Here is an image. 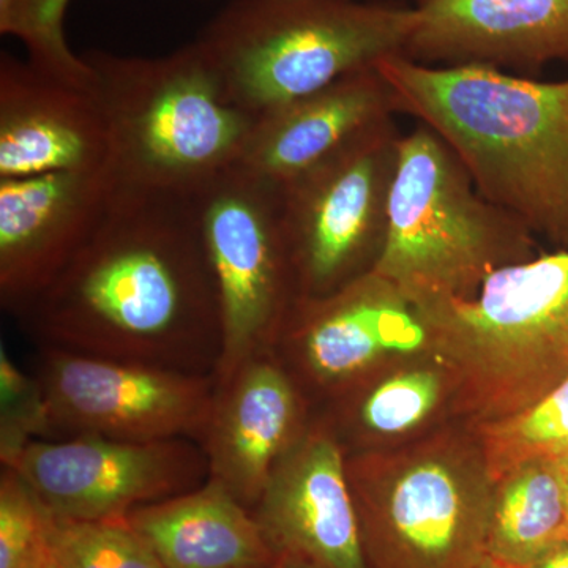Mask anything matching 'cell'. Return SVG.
<instances>
[{"label":"cell","instance_id":"23","mask_svg":"<svg viewBox=\"0 0 568 568\" xmlns=\"http://www.w3.org/2000/svg\"><path fill=\"white\" fill-rule=\"evenodd\" d=\"M48 536L63 568H166L126 518L74 521L50 515Z\"/></svg>","mask_w":568,"mask_h":568},{"label":"cell","instance_id":"6","mask_svg":"<svg viewBox=\"0 0 568 568\" xmlns=\"http://www.w3.org/2000/svg\"><path fill=\"white\" fill-rule=\"evenodd\" d=\"M346 473L368 568H476L487 558L496 481L474 429L346 454Z\"/></svg>","mask_w":568,"mask_h":568},{"label":"cell","instance_id":"25","mask_svg":"<svg viewBox=\"0 0 568 568\" xmlns=\"http://www.w3.org/2000/svg\"><path fill=\"white\" fill-rule=\"evenodd\" d=\"M50 514L13 470L0 476V568H43L51 559Z\"/></svg>","mask_w":568,"mask_h":568},{"label":"cell","instance_id":"27","mask_svg":"<svg viewBox=\"0 0 568 568\" xmlns=\"http://www.w3.org/2000/svg\"><path fill=\"white\" fill-rule=\"evenodd\" d=\"M556 459H558L560 478H562V487H564V495H566L567 519H568V455H564V457H559ZM567 537H568V529H567Z\"/></svg>","mask_w":568,"mask_h":568},{"label":"cell","instance_id":"17","mask_svg":"<svg viewBox=\"0 0 568 568\" xmlns=\"http://www.w3.org/2000/svg\"><path fill=\"white\" fill-rule=\"evenodd\" d=\"M414 9L410 61L517 71L568 61V0H417Z\"/></svg>","mask_w":568,"mask_h":568},{"label":"cell","instance_id":"11","mask_svg":"<svg viewBox=\"0 0 568 568\" xmlns=\"http://www.w3.org/2000/svg\"><path fill=\"white\" fill-rule=\"evenodd\" d=\"M55 518L106 521L183 495L209 480V462L193 439L129 443L100 436L26 440L0 454Z\"/></svg>","mask_w":568,"mask_h":568},{"label":"cell","instance_id":"9","mask_svg":"<svg viewBox=\"0 0 568 568\" xmlns=\"http://www.w3.org/2000/svg\"><path fill=\"white\" fill-rule=\"evenodd\" d=\"M403 134L394 119L282 190L302 297H324L376 267L387 241Z\"/></svg>","mask_w":568,"mask_h":568},{"label":"cell","instance_id":"10","mask_svg":"<svg viewBox=\"0 0 568 568\" xmlns=\"http://www.w3.org/2000/svg\"><path fill=\"white\" fill-rule=\"evenodd\" d=\"M33 381L40 399V435L48 433L55 439L100 436L129 443H200L219 387L216 375L50 346H40Z\"/></svg>","mask_w":568,"mask_h":568},{"label":"cell","instance_id":"1","mask_svg":"<svg viewBox=\"0 0 568 568\" xmlns=\"http://www.w3.org/2000/svg\"><path fill=\"white\" fill-rule=\"evenodd\" d=\"M18 320L40 346L216 375L222 317L193 196L115 189L91 237Z\"/></svg>","mask_w":568,"mask_h":568},{"label":"cell","instance_id":"16","mask_svg":"<svg viewBox=\"0 0 568 568\" xmlns=\"http://www.w3.org/2000/svg\"><path fill=\"white\" fill-rule=\"evenodd\" d=\"M308 426L304 394L293 376L271 351L253 355L219 381L200 439L209 480L252 510L275 467Z\"/></svg>","mask_w":568,"mask_h":568},{"label":"cell","instance_id":"28","mask_svg":"<svg viewBox=\"0 0 568 568\" xmlns=\"http://www.w3.org/2000/svg\"><path fill=\"white\" fill-rule=\"evenodd\" d=\"M476 568H508V567L503 566V564L496 562L495 559L488 558V556H487V558L481 560V562L478 564V566Z\"/></svg>","mask_w":568,"mask_h":568},{"label":"cell","instance_id":"13","mask_svg":"<svg viewBox=\"0 0 568 568\" xmlns=\"http://www.w3.org/2000/svg\"><path fill=\"white\" fill-rule=\"evenodd\" d=\"M276 559L301 568H368L346 473L331 426L306 428L252 508Z\"/></svg>","mask_w":568,"mask_h":568},{"label":"cell","instance_id":"15","mask_svg":"<svg viewBox=\"0 0 568 568\" xmlns=\"http://www.w3.org/2000/svg\"><path fill=\"white\" fill-rule=\"evenodd\" d=\"M110 142L95 81L0 55V181L108 171Z\"/></svg>","mask_w":568,"mask_h":568},{"label":"cell","instance_id":"12","mask_svg":"<svg viewBox=\"0 0 568 568\" xmlns=\"http://www.w3.org/2000/svg\"><path fill=\"white\" fill-rule=\"evenodd\" d=\"M414 306L375 271L324 297H302L284 321L271 353L290 358L295 383L349 390L387 354L425 351Z\"/></svg>","mask_w":568,"mask_h":568},{"label":"cell","instance_id":"24","mask_svg":"<svg viewBox=\"0 0 568 568\" xmlns=\"http://www.w3.org/2000/svg\"><path fill=\"white\" fill-rule=\"evenodd\" d=\"M71 0H11L0 14V33L17 37L28 50L29 61L61 77L92 82L95 74L85 58L71 51L63 20Z\"/></svg>","mask_w":568,"mask_h":568},{"label":"cell","instance_id":"18","mask_svg":"<svg viewBox=\"0 0 568 568\" xmlns=\"http://www.w3.org/2000/svg\"><path fill=\"white\" fill-rule=\"evenodd\" d=\"M394 114V99L379 70L355 71L256 118L239 164L275 185H287Z\"/></svg>","mask_w":568,"mask_h":568},{"label":"cell","instance_id":"22","mask_svg":"<svg viewBox=\"0 0 568 568\" xmlns=\"http://www.w3.org/2000/svg\"><path fill=\"white\" fill-rule=\"evenodd\" d=\"M450 392L439 364L413 366L384 377L366 390L351 417L355 432L366 436H402L432 416Z\"/></svg>","mask_w":568,"mask_h":568},{"label":"cell","instance_id":"26","mask_svg":"<svg viewBox=\"0 0 568 568\" xmlns=\"http://www.w3.org/2000/svg\"><path fill=\"white\" fill-rule=\"evenodd\" d=\"M528 568H568V537L558 541L555 547L548 549L536 562Z\"/></svg>","mask_w":568,"mask_h":568},{"label":"cell","instance_id":"31","mask_svg":"<svg viewBox=\"0 0 568 568\" xmlns=\"http://www.w3.org/2000/svg\"><path fill=\"white\" fill-rule=\"evenodd\" d=\"M11 0H0V14L6 13L7 9H9Z\"/></svg>","mask_w":568,"mask_h":568},{"label":"cell","instance_id":"29","mask_svg":"<svg viewBox=\"0 0 568 568\" xmlns=\"http://www.w3.org/2000/svg\"><path fill=\"white\" fill-rule=\"evenodd\" d=\"M268 568H301V567H295V566H293V564L284 562V560H276L274 566L268 567Z\"/></svg>","mask_w":568,"mask_h":568},{"label":"cell","instance_id":"20","mask_svg":"<svg viewBox=\"0 0 568 568\" xmlns=\"http://www.w3.org/2000/svg\"><path fill=\"white\" fill-rule=\"evenodd\" d=\"M567 529L558 459H528L497 478L488 558L508 568H528L566 538Z\"/></svg>","mask_w":568,"mask_h":568},{"label":"cell","instance_id":"7","mask_svg":"<svg viewBox=\"0 0 568 568\" xmlns=\"http://www.w3.org/2000/svg\"><path fill=\"white\" fill-rule=\"evenodd\" d=\"M532 239L477 192L433 130L420 123L402 138L387 241L373 271L414 308L474 297L497 268L532 260Z\"/></svg>","mask_w":568,"mask_h":568},{"label":"cell","instance_id":"14","mask_svg":"<svg viewBox=\"0 0 568 568\" xmlns=\"http://www.w3.org/2000/svg\"><path fill=\"white\" fill-rule=\"evenodd\" d=\"M108 171L0 181V304L20 316L80 252L110 207Z\"/></svg>","mask_w":568,"mask_h":568},{"label":"cell","instance_id":"5","mask_svg":"<svg viewBox=\"0 0 568 568\" xmlns=\"http://www.w3.org/2000/svg\"><path fill=\"white\" fill-rule=\"evenodd\" d=\"M414 7L358 0H234L200 33L235 106L276 110L403 54Z\"/></svg>","mask_w":568,"mask_h":568},{"label":"cell","instance_id":"8","mask_svg":"<svg viewBox=\"0 0 568 568\" xmlns=\"http://www.w3.org/2000/svg\"><path fill=\"white\" fill-rule=\"evenodd\" d=\"M193 201L219 294L223 347L216 379L223 381L271 351L301 293L278 185L235 164Z\"/></svg>","mask_w":568,"mask_h":568},{"label":"cell","instance_id":"19","mask_svg":"<svg viewBox=\"0 0 568 568\" xmlns=\"http://www.w3.org/2000/svg\"><path fill=\"white\" fill-rule=\"evenodd\" d=\"M126 521L166 568H268L278 560L253 511L212 480L134 508Z\"/></svg>","mask_w":568,"mask_h":568},{"label":"cell","instance_id":"3","mask_svg":"<svg viewBox=\"0 0 568 568\" xmlns=\"http://www.w3.org/2000/svg\"><path fill=\"white\" fill-rule=\"evenodd\" d=\"M84 58L95 73L115 189L193 196L241 163L256 118L231 102L196 40L160 58Z\"/></svg>","mask_w":568,"mask_h":568},{"label":"cell","instance_id":"21","mask_svg":"<svg viewBox=\"0 0 568 568\" xmlns=\"http://www.w3.org/2000/svg\"><path fill=\"white\" fill-rule=\"evenodd\" d=\"M473 429L495 481L528 459L568 455V377L517 416Z\"/></svg>","mask_w":568,"mask_h":568},{"label":"cell","instance_id":"30","mask_svg":"<svg viewBox=\"0 0 568 568\" xmlns=\"http://www.w3.org/2000/svg\"><path fill=\"white\" fill-rule=\"evenodd\" d=\"M43 568H63L61 564L58 562V560L54 559V556H51V559L48 560L47 564H44Z\"/></svg>","mask_w":568,"mask_h":568},{"label":"cell","instance_id":"4","mask_svg":"<svg viewBox=\"0 0 568 568\" xmlns=\"http://www.w3.org/2000/svg\"><path fill=\"white\" fill-rule=\"evenodd\" d=\"M414 310L473 426L517 416L568 377V250L497 268L474 297Z\"/></svg>","mask_w":568,"mask_h":568},{"label":"cell","instance_id":"2","mask_svg":"<svg viewBox=\"0 0 568 568\" xmlns=\"http://www.w3.org/2000/svg\"><path fill=\"white\" fill-rule=\"evenodd\" d=\"M376 69L395 112L446 142L485 200L568 250V80L424 65L403 54Z\"/></svg>","mask_w":568,"mask_h":568}]
</instances>
